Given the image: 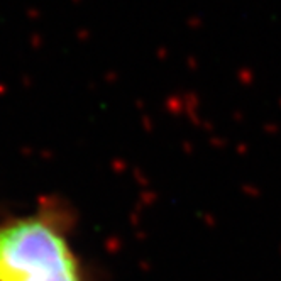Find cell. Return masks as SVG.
<instances>
[{
  "instance_id": "6da1fadb",
  "label": "cell",
  "mask_w": 281,
  "mask_h": 281,
  "mask_svg": "<svg viewBox=\"0 0 281 281\" xmlns=\"http://www.w3.org/2000/svg\"><path fill=\"white\" fill-rule=\"evenodd\" d=\"M0 281H80L68 244L39 219L0 229Z\"/></svg>"
}]
</instances>
